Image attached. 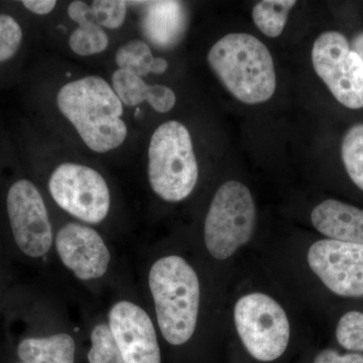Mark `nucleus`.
Masks as SVG:
<instances>
[{
  "label": "nucleus",
  "mask_w": 363,
  "mask_h": 363,
  "mask_svg": "<svg viewBox=\"0 0 363 363\" xmlns=\"http://www.w3.org/2000/svg\"><path fill=\"white\" fill-rule=\"evenodd\" d=\"M75 341L65 333L45 338H26L18 348L23 363H74Z\"/></svg>",
  "instance_id": "16"
},
{
  "label": "nucleus",
  "mask_w": 363,
  "mask_h": 363,
  "mask_svg": "<svg viewBox=\"0 0 363 363\" xmlns=\"http://www.w3.org/2000/svg\"><path fill=\"white\" fill-rule=\"evenodd\" d=\"M198 176L187 128L176 121L162 123L150 143L149 179L152 191L164 201L180 202L193 192Z\"/></svg>",
  "instance_id": "4"
},
{
  "label": "nucleus",
  "mask_w": 363,
  "mask_h": 363,
  "mask_svg": "<svg viewBox=\"0 0 363 363\" xmlns=\"http://www.w3.org/2000/svg\"><path fill=\"white\" fill-rule=\"evenodd\" d=\"M310 269L334 295L363 298V245L322 240L309 248Z\"/></svg>",
  "instance_id": "10"
},
{
  "label": "nucleus",
  "mask_w": 363,
  "mask_h": 363,
  "mask_svg": "<svg viewBox=\"0 0 363 363\" xmlns=\"http://www.w3.org/2000/svg\"><path fill=\"white\" fill-rule=\"evenodd\" d=\"M314 363H363V353H339L334 350H324L315 357Z\"/></svg>",
  "instance_id": "25"
},
{
  "label": "nucleus",
  "mask_w": 363,
  "mask_h": 363,
  "mask_svg": "<svg viewBox=\"0 0 363 363\" xmlns=\"http://www.w3.org/2000/svg\"><path fill=\"white\" fill-rule=\"evenodd\" d=\"M341 157L351 181L363 191V123L351 126L344 135Z\"/></svg>",
  "instance_id": "20"
},
{
  "label": "nucleus",
  "mask_w": 363,
  "mask_h": 363,
  "mask_svg": "<svg viewBox=\"0 0 363 363\" xmlns=\"http://www.w3.org/2000/svg\"><path fill=\"white\" fill-rule=\"evenodd\" d=\"M23 42V30L18 21L9 14H0V63L9 61Z\"/></svg>",
  "instance_id": "24"
},
{
  "label": "nucleus",
  "mask_w": 363,
  "mask_h": 363,
  "mask_svg": "<svg viewBox=\"0 0 363 363\" xmlns=\"http://www.w3.org/2000/svg\"><path fill=\"white\" fill-rule=\"evenodd\" d=\"M56 247L63 264L83 281L101 278L111 262V253L101 236L82 224L62 227Z\"/></svg>",
  "instance_id": "12"
},
{
  "label": "nucleus",
  "mask_w": 363,
  "mask_h": 363,
  "mask_svg": "<svg viewBox=\"0 0 363 363\" xmlns=\"http://www.w3.org/2000/svg\"><path fill=\"white\" fill-rule=\"evenodd\" d=\"M234 323L248 353L259 362H274L288 348L291 333L288 316L281 306L266 294L241 297L234 308Z\"/></svg>",
  "instance_id": "6"
},
{
  "label": "nucleus",
  "mask_w": 363,
  "mask_h": 363,
  "mask_svg": "<svg viewBox=\"0 0 363 363\" xmlns=\"http://www.w3.org/2000/svg\"><path fill=\"white\" fill-rule=\"evenodd\" d=\"M313 226L327 240L363 245V209L335 199L313 209Z\"/></svg>",
  "instance_id": "13"
},
{
  "label": "nucleus",
  "mask_w": 363,
  "mask_h": 363,
  "mask_svg": "<svg viewBox=\"0 0 363 363\" xmlns=\"http://www.w3.org/2000/svg\"><path fill=\"white\" fill-rule=\"evenodd\" d=\"M149 283L162 336L172 345L188 342L199 314L200 284L194 269L178 255L162 257L152 264Z\"/></svg>",
  "instance_id": "3"
},
{
  "label": "nucleus",
  "mask_w": 363,
  "mask_h": 363,
  "mask_svg": "<svg viewBox=\"0 0 363 363\" xmlns=\"http://www.w3.org/2000/svg\"><path fill=\"white\" fill-rule=\"evenodd\" d=\"M7 213L16 245L30 257H43L52 247L49 214L39 190L28 180L16 182L6 199Z\"/></svg>",
  "instance_id": "9"
},
{
  "label": "nucleus",
  "mask_w": 363,
  "mask_h": 363,
  "mask_svg": "<svg viewBox=\"0 0 363 363\" xmlns=\"http://www.w3.org/2000/svg\"><path fill=\"white\" fill-rule=\"evenodd\" d=\"M21 363H23V362H21Z\"/></svg>",
  "instance_id": "28"
},
{
  "label": "nucleus",
  "mask_w": 363,
  "mask_h": 363,
  "mask_svg": "<svg viewBox=\"0 0 363 363\" xmlns=\"http://www.w3.org/2000/svg\"><path fill=\"white\" fill-rule=\"evenodd\" d=\"M69 45L72 51L79 56H91L107 49L108 38L101 26L87 21L79 25V28L72 33Z\"/></svg>",
  "instance_id": "21"
},
{
  "label": "nucleus",
  "mask_w": 363,
  "mask_h": 363,
  "mask_svg": "<svg viewBox=\"0 0 363 363\" xmlns=\"http://www.w3.org/2000/svg\"><path fill=\"white\" fill-rule=\"evenodd\" d=\"M335 337L344 350L363 353V312L348 311L339 318Z\"/></svg>",
  "instance_id": "23"
},
{
  "label": "nucleus",
  "mask_w": 363,
  "mask_h": 363,
  "mask_svg": "<svg viewBox=\"0 0 363 363\" xmlns=\"http://www.w3.org/2000/svg\"><path fill=\"white\" fill-rule=\"evenodd\" d=\"M49 189L55 202L80 220L96 224L108 214V186L104 177L89 167L62 164L52 174Z\"/></svg>",
  "instance_id": "8"
},
{
  "label": "nucleus",
  "mask_w": 363,
  "mask_h": 363,
  "mask_svg": "<svg viewBox=\"0 0 363 363\" xmlns=\"http://www.w3.org/2000/svg\"><path fill=\"white\" fill-rule=\"evenodd\" d=\"M126 9V2L121 0H97L91 6L83 1H73L68 7V14L78 25L90 21L101 28L116 30L123 26Z\"/></svg>",
  "instance_id": "17"
},
{
  "label": "nucleus",
  "mask_w": 363,
  "mask_h": 363,
  "mask_svg": "<svg viewBox=\"0 0 363 363\" xmlns=\"http://www.w3.org/2000/svg\"><path fill=\"white\" fill-rule=\"evenodd\" d=\"M116 64L123 70L133 72L138 77L149 74H162L168 69V62L155 58L149 45L140 40H130L116 52Z\"/></svg>",
  "instance_id": "18"
},
{
  "label": "nucleus",
  "mask_w": 363,
  "mask_h": 363,
  "mask_svg": "<svg viewBox=\"0 0 363 363\" xmlns=\"http://www.w3.org/2000/svg\"><path fill=\"white\" fill-rule=\"evenodd\" d=\"M352 50L357 52L363 62V33H359V35H357L354 40H353Z\"/></svg>",
  "instance_id": "27"
},
{
  "label": "nucleus",
  "mask_w": 363,
  "mask_h": 363,
  "mask_svg": "<svg viewBox=\"0 0 363 363\" xmlns=\"http://www.w3.org/2000/svg\"><path fill=\"white\" fill-rule=\"evenodd\" d=\"M208 63L226 89L243 104H264L276 91L271 52L252 35L229 33L222 38L208 52Z\"/></svg>",
  "instance_id": "2"
},
{
  "label": "nucleus",
  "mask_w": 363,
  "mask_h": 363,
  "mask_svg": "<svg viewBox=\"0 0 363 363\" xmlns=\"http://www.w3.org/2000/svg\"><path fill=\"white\" fill-rule=\"evenodd\" d=\"M257 223V208L250 189L238 181H228L217 190L205 220L207 250L224 260L252 238Z\"/></svg>",
  "instance_id": "5"
},
{
  "label": "nucleus",
  "mask_w": 363,
  "mask_h": 363,
  "mask_svg": "<svg viewBox=\"0 0 363 363\" xmlns=\"http://www.w3.org/2000/svg\"><path fill=\"white\" fill-rule=\"evenodd\" d=\"M57 104L90 150L109 152L125 140L123 102L104 79L88 76L64 85Z\"/></svg>",
  "instance_id": "1"
},
{
  "label": "nucleus",
  "mask_w": 363,
  "mask_h": 363,
  "mask_svg": "<svg viewBox=\"0 0 363 363\" xmlns=\"http://www.w3.org/2000/svg\"><path fill=\"white\" fill-rule=\"evenodd\" d=\"M109 329L125 363H161L154 324L140 306L116 303L109 312Z\"/></svg>",
  "instance_id": "11"
},
{
  "label": "nucleus",
  "mask_w": 363,
  "mask_h": 363,
  "mask_svg": "<svg viewBox=\"0 0 363 363\" xmlns=\"http://www.w3.org/2000/svg\"><path fill=\"white\" fill-rule=\"evenodd\" d=\"M142 16L143 35L152 45L169 49L183 38L187 23L185 6L179 1H147Z\"/></svg>",
  "instance_id": "14"
},
{
  "label": "nucleus",
  "mask_w": 363,
  "mask_h": 363,
  "mask_svg": "<svg viewBox=\"0 0 363 363\" xmlns=\"http://www.w3.org/2000/svg\"><path fill=\"white\" fill-rule=\"evenodd\" d=\"M91 342L92 345L88 352L89 363H125L108 325L95 326L91 333Z\"/></svg>",
  "instance_id": "22"
},
{
  "label": "nucleus",
  "mask_w": 363,
  "mask_h": 363,
  "mask_svg": "<svg viewBox=\"0 0 363 363\" xmlns=\"http://www.w3.org/2000/svg\"><path fill=\"white\" fill-rule=\"evenodd\" d=\"M297 2L294 0H264L252 9V18L260 32L269 38L283 33L291 9Z\"/></svg>",
  "instance_id": "19"
},
{
  "label": "nucleus",
  "mask_w": 363,
  "mask_h": 363,
  "mask_svg": "<svg viewBox=\"0 0 363 363\" xmlns=\"http://www.w3.org/2000/svg\"><path fill=\"white\" fill-rule=\"evenodd\" d=\"M312 63L333 96L350 109L363 108V62L342 33L329 30L318 37Z\"/></svg>",
  "instance_id": "7"
},
{
  "label": "nucleus",
  "mask_w": 363,
  "mask_h": 363,
  "mask_svg": "<svg viewBox=\"0 0 363 363\" xmlns=\"http://www.w3.org/2000/svg\"><path fill=\"white\" fill-rule=\"evenodd\" d=\"M21 4L32 13L44 16L51 13L57 2L55 0H23Z\"/></svg>",
  "instance_id": "26"
},
{
  "label": "nucleus",
  "mask_w": 363,
  "mask_h": 363,
  "mask_svg": "<svg viewBox=\"0 0 363 363\" xmlns=\"http://www.w3.org/2000/svg\"><path fill=\"white\" fill-rule=\"evenodd\" d=\"M112 87L121 101L128 106L149 102L160 113H166L175 106V92L164 85L147 84L133 72L118 69L112 75Z\"/></svg>",
  "instance_id": "15"
}]
</instances>
